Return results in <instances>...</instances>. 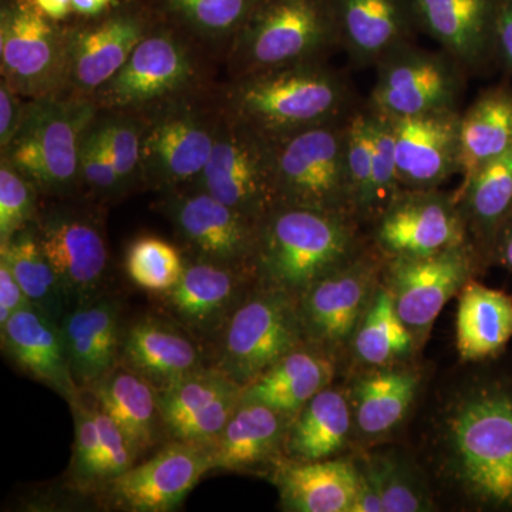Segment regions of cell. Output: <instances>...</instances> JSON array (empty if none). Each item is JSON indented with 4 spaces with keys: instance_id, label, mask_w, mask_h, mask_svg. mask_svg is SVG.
<instances>
[{
    "instance_id": "cell-1",
    "label": "cell",
    "mask_w": 512,
    "mask_h": 512,
    "mask_svg": "<svg viewBox=\"0 0 512 512\" xmlns=\"http://www.w3.org/2000/svg\"><path fill=\"white\" fill-rule=\"evenodd\" d=\"M439 416L444 483L476 510L512 511V373L471 380Z\"/></svg>"
},
{
    "instance_id": "cell-2",
    "label": "cell",
    "mask_w": 512,
    "mask_h": 512,
    "mask_svg": "<svg viewBox=\"0 0 512 512\" xmlns=\"http://www.w3.org/2000/svg\"><path fill=\"white\" fill-rule=\"evenodd\" d=\"M222 113L268 143L348 119L363 103L346 73L329 62L298 64L227 79Z\"/></svg>"
},
{
    "instance_id": "cell-3",
    "label": "cell",
    "mask_w": 512,
    "mask_h": 512,
    "mask_svg": "<svg viewBox=\"0 0 512 512\" xmlns=\"http://www.w3.org/2000/svg\"><path fill=\"white\" fill-rule=\"evenodd\" d=\"M366 247L359 222L349 215L276 205L259 221L256 278L298 298Z\"/></svg>"
},
{
    "instance_id": "cell-4",
    "label": "cell",
    "mask_w": 512,
    "mask_h": 512,
    "mask_svg": "<svg viewBox=\"0 0 512 512\" xmlns=\"http://www.w3.org/2000/svg\"><path fill=\"white\" fill-rule=\"evenodd\" d=\"M222 63L181 30L158 18L119 73L92 97L101 111L146 114L164 104L214 93Z\"/></svg>"
},
{
    "instance_id": "cell-5",
    "label": "cell",
    "mask_w": 512,
    "mask_h": 512,
    "mask_svg": "<svg viewBox=\"0 0 512 512\" xmlns=\"http://www.w3.org/2000/svg\"><path fill=\"white\" fill-rule=\"evenodd\" d=\"M97 107L90 99L55 94L28 99L18 133L0 158L35 185L46 200L80 192V146Z\"/></svg>"
},
{
    "instance_id": "cell-6",
    "label": "cell",
    "mask_w": 512,
    "mask_h": 512,
    "mask_svg": "<svg viewBox=\"0 0 512 512\" xmlns=\"http://www.w3.org/2000/svg\"><path fill=\"white\" fill-rule=\"evenodd\" d=\"M339 37L329 0H264L229 47L228 79L244 74L328 62Z\"/></svg>"
},
{
    "instance_id": "cell-7",
    "label": "cell",
    "mask_w": 512,
    "mask_h": 512,
    "mask_svg": "<svg viewBox=\"0 0 512 512\" xmlns=\"http://www.w3.org/2000/svg\"><path fill=\"white\" fill-rule=\"evenodd\" d=\"M218 89L140 114L144 119L141 187L164 194L198 180L220 126Z\"/></svg>"
},
{
    "instance_id": "cell-8",
    "label": "cell",
    "mask_w": 512,
    "mask_h": 512,
    "mask_svg": "<svg viewBox=\"0 0 512 512\" xmlns=\"http://www.w3.org/2000/svg\"><path fill=\"white\" fill-rule=\"evenodd\" d=\"M305 345L298 298L258 282L215 339L212 366L245 389Z\"/></svg>"
},
{
    "instance_id": "cell-9",
    "label": "cell",
    "mask_w": 512,
    "mask_h": 512,
    "mask_svg": "<svg viewBox=\"0 0 512 512\" xmlns=\"http://www.w3.org/2000/svg\"><path fill=\"white\" fill-rule=\"evenodd\" d=\"M349 119L308 128L271 143L276 205L355 218L346 171Z\"/></svg>"
},
{
    "instance_id": "cell-10",
    "label": "cell",
    "mask_w": 512,
    "mask_h": 512,
    "mask_svg": "<svg viewBox=\"0 0 512 512\" xmlns=\"http://www.w3.org/2000/svg\"><path fill=\"white\" fill-rule=\"evenodd\" d=\"M366 106L390 120L461 111L470 74L446 50L399 46L375 66Z\"/></svg>"
},
{
    "instance_id": "cell-11",
    "label": "cell",
    "mask_w": 512,
    "mask_h": 512,
    "mask_svg": "<svg viewBox=\"0 0 512 512\" xmlns=\"http://www.w3.org/2000/svg\"><path fill=\"white\" fill-rule=\"evenodd\" d=\"M147 0H121L93 19L66 23V80L62 94L90 99L113 79L138 43L157 25Z\"/></svg>"
},
{
    "instance_id": "cell-12",
    "label": "cell",
    "mask_w": 512,
    "mask_h": 512,
    "mask_svg": "<svg viewBox=\"0 0 512 512\" xmlns=\"http://www.w3.org/2000/svg\"><path fill=\"white\" fill-rule=\"evenodd\" d=\"M40 205L37 238L55 269L69 309L103 296L110 248L96 210L66 200Z\"/></svg>"
},
{
    "instance_id": "cell-13",
    "label": "cell",
    "mask_w": 512,
    "mask_h": 512,
    "mask_svg": "<svg viewBox=\"0 0 512 512\" xmlns=\"http://www.w3.org/2000/svg\"><path fill=\"white\" fill-rule=\"evenodd\" d=\"M384 258L366 247L322 276L298 296L306 345L329 357L352 346L353 338L384 278Z\"/></svg>"
},
{
    "instance_id": "cell-14",
    "label": "cell",
    "mask_w": 512,
    "mask_h": 512,
    "mask_svg": "<svg viewBox=\"0 0 512 512\" xmlns=\"http://www.w3.org/2000/svg\"><path fill=\"white\" fill-rule=\"evenodd\" d=\"M0 76L25 99L62 94L66 23L47 18L33 0H2Z\"/></svg>"
},
{
    "instance_id": "cell-15",
    "label": "cell",
    "mask_w": 512,
    "mask_h": 512,
    "mask_svg": "<svg viewBox=\"0 0 512 512\" xmlns=\"http://www.w3.org/2000/svg\"><path fill=\"white\" fill-rule=\"evenodd\" d=\"M156 208L173 225L188 258L255 269L258 221L191 185L164 192Z\"/></svg>"
},
{
    "instance_id": "cell-16",
    "label": "cell",
    "mask_w": 512,
    "mask_h": 512,
    "mask_svg": "<svg viewBox=\"0 0 512 512\" xmlns=\"http://www.w3.org/2000/svg\"><path fill=\"white\" fill-rule=\"evenodd\" d=\"M191 187L261 221L276 207L271 143L228 119L221 110L210 160Z\"/></svg>"
},
{
    "instance_id": "cell-17",
    "label": "cell",
    "mask_w": 512,
    "mask_h": 512,
    "mask_svg": "<svg viewBox=\"0 0 512 512\" xmlns=\"http://www.w3.org/2000/svg\"><path fill=\"white\" fill-rule=\"evenodd\" d=\"M473 242L420 258L384 259V284L414 342H423L446 303L483 261Z\"/></svg>"
},
{
    "instance_id": "cell-18",
    "label": "cell",
    "mask_w": 512,
    "mask_h": 512,
    "mask_svg": "<svg viewBox=\"0 0 512 512\" xmlns=\"http://www.w3.org/2000/svg\"><path fill=\"white\" fill-rule=\"evenodd\" d=\"M370 244L384 259L440 254L471 241L454 195L403 190L372 222Z\"/></svg>"
},
{
    "instance_id": "cell-19",
    "label": "cell",
    "mask_w": 512,
    "mask_h": 512,
    "mask_svg": "<svg viewBox=\"0 0 512 512\" xmlns=\"http://www.w3.org/2000/svg\"><path fill=\"white\" fill-rule=\"evenodd\" d=\"M210 471L214 467L208 448L171 440L153 457L134 464L101 491L117 510L167 512L183 503Z\"/></svg>"
},
{
    "instance_id": "cell-20",
    "label": "cell",
    "mask_w": 512,
    "mask_h": 512,
    "mask_svg": "<svg viewBox=\"0 0 512 512\" xmlns=\"http://www.w3.org/2000/svg\"><path fill=\"white\" fill-rule=\"evenodd\" d=\"M256 284L255 269L234 268L185 256L180 281L170 291L160 293V299L174 322L197 339L215 342L232 313Z\"/></svg>"
},
{
    "instance_id": "cell-21",
    "label": "cell",
    "mask_w": 512,
    "mask_h": 512,
    "mask_svg": "<svg viewBox=\"0 0 512 512\" xmlns=\"http://www.w3.org/2000/svg\"><path fill=\"white\" fill-rule=\"evenodd\" d=\"M242 390L215 366L201 367L158 390L165 433L173 440L210 450L237 410Z\"/></svg>"
},
{
    "instance_id": "cell-22",
    "label": "cell",
    "mask_w": 512,
    "mask_h": 512,
    "mask_svg": "<svg viewBox=\"0 0 512 512\" xmlns=\"http://www.w3.org/2000/svg\"><path fill=\"white\" fill-rule=\"evenodd\" d=\"M339 47L355 69H369L423 33L414 0H329Z\"/></svg>"
},
{
    "instance_id": "cell-23",
    "label": "cell",
    "mask_w": 512,
    "mask_h": 512,
    "mask_svg": "<svg viewBox=\"0 0 512 512\" xmlns=\"http://www.w3.org/2000/svg\"><path fill=\"white\" fill-rule=\"evenodd\" d=\"M460 114L444 111L392 120L403 190H437L460 175Z\"/></svg>"
},
{
    "instance_id": "cell-24",
    "label": "cell",
    "mask_w": 512,
    "mask_h": 512,
    "mask_svg": "<svg viewBox=\"0 0 512 512\" xmlns=\"http://www.w3.org/2000/svg\"><path fill=\"white\" fill-rule=\"evenodd\" d=\"M421 29L450 53L468 74L495 64L494 30L498 0H414Z\"/></svg>"
},
{
    "instance_id": "cell-25",
    "label": "cell",
    "mask_w": 512,
    "mask_h": 512,
    "mask_svg": "<svg viewBox=\"0 0 512 512\" xmlns=\"http://www.w3.org/2000/svg\"><path fill=\"white\" fill-rule=\"evenodd\" d=\"M67 357L74 383L89 392L120 365L119 302L99 296L69 309L62 322Z\"/></svg>"
},
{
    "instance_id": "cell-26",
    "label": "cell",
    "mask_w": 512,
    "mask_h": 512,
    "mask_svg": "<svg viewBox=\"0 0 512 512\" xmlns=\"http://www.w3.org/2000/svg\"><path fill=\"white\" fill-rule=\"evenodd\" d=\"M195 336L177 322L141 318L123 332L120 365L163 390L205 366Z\"/></svg>"
},
{
    "instance_id": "cell-27",
    "label": "cell",
    "mask_w": 512,
    "mask_h": 512,
    "mask_svg": "<svg viewBox=\"0 0 512 512\" xmlns=\"http://www.w3.org/2000/svg\"><path fill=\"white\" fill-rule=\"evenodd\" d=\"M292 416L241 399L227 426L210 447L214 470L251 473L272 466L282 454Z\"/></svg>"
},
{
    "instance_id": "cell-28",
    "label": "cell",
    "mask_w": 512,
    "mask_h": 512,
    "mask_svg": "<svg viewBox=\"0 0 512 512\" xmlns=\"http://www.w3.org/2000/svg\"><path fill=\"white\" fill-rule=\"evenodd\" d=\"M2 332V346L10 359L39 382L72 402L79 396L67 357L60 323L29 306L13 313Z\"/></svg>"
},
{
    "instance_id": "cell-29",
    "label": "cell",
    "mask_w": 512,
    "mask_h": 512,
    "mask_svg": "<svg viewBox=\"0 0 512 512\" xmlns=\"http://www.w3.org/2000/svg\"><path fill=\"white\" fill-rule=\"evenodd\" d=\"M282 508L292 512H352L359 490L353 461H291L281 458L274 470Z\"/></svg>"
},
{
    "instance_id": "cell-30",
    "label": "cell",
    "mask_w": 512,
    "mask_h": 512,
    "mask_svg": "<svg viewBox=\"0 0 512 512\" xmlns=\"http://www.w3.org/2000/svg\"><path fill=\"white\" fill-rule=\"evenodd\" d=\"M87 393L116 421L138 458L157 446L165 429L153 384L119 365Z\"/></svg>"
},
{
    "instance_id": "cell-31",
    "label": "cell",
    "mask_w": 512,
    "mask_h": 512,
    "mask_svg": "<svg viewBox=\"0 0 512 512\" xmlns=\"http://www.w3.org/2000/svg\"><path fill=\"white\" fill-rule=\"evenodd\" d=\"M512 339V296L470 279L460 291L457 350L464 362L495 359Z\"/></svg>"
},
{
    "instance_id": "cell-32",
    "label": "cell",
    "mask_w": 512,
    "mask_h": 512,
    "mask_svg": "<svg viewBox=\"0 0 512 512\" xmlns=\"http://www.w3.org/2000/svg\"><path fill=\"white\" fill-rule=\"evenodd\" d=\"M421 383L419 372L393 365L360 376L353 384V426L365 439H382L403 423Z\"/></svg>"
},
{
    "instance_id": "cell-33",
    "label": "cell",
    "mask_w": 512,
    "mask_h": 512,
    "mask_svg": "<svg viewBox=\"0 0 512 512\" xmlns=\"http://www.w3.org/2000/svg\"><path fill=\"white\" fill-rule=\"evenodd\" d=\"M335 376L332 357L305 345L282 357L242 390V399L295 416L313 396L330 386Z\"/></svg>"
},
{
    "instance_id": "cell-34",
    "label": "cell",
    "mask_w": 512,
    "mask_h": 512,
    "mask_svg": "<svg viewBox=\"0 0 512 512\" xmlns=\"http://www.w3.org/2000/svg\"><path fill=\"white\" fill-rule=\"evenodd\" d=\"M156 15L224 64L229 47L264 0H147Z\"/></svg>"
},
{
    "instance_id": "cell-35",
    "label": "cell",
    "mask_w": 512,
    "mask_h": 512,
    "mask_svg": "<svg viewBox=\"0 0 512 512\" xmlns=\"http://www.w3.org/2000/svg\"><path fill=\"white\" fill-rule=\"evenodd\" d=\"M454 197L471 241L484 259H490L495 238L512 215V148L478 168Z\"/></svg>"
},
{
    "instance_id": "cell-36",
    "label": "cell",
    "mask_w": 512,
    "mask_h": 512,
    "mask_svg": "<svg viewBox=\"0 0 512 512\" xmlns=\"http://www.w3.org/2000/svg\"><path fill=\"white\" fill-rule=\"evenodd\" d=\"M352 427V404L340 390L326 387L292 416L284 456L301 463L328 460L345 448Z\"/></svg>"
},
{
    "instance_id": "cell-37",
    "label": "cell",
    "mask_w": 512,
    "mask_h": 512,
    "mask_svg": "<svg viewBox=\"0 0 512 512\" xmlns=\"http://www.w3.org/2000/svg\"><path fill=\"white\" fill-rule=\"evenodd\" d=\"M512 148V87L483 90L460 114L461 184L478 168Z\"/></svg>"
},
{
    "instance_id": "cell-38",
    "label": "cell",
    "mask_w": 512,
    "mask_h": 512,
    "mask_svg": "<svg viewBox=\"0 0 512 512\" xmlns=\"http://www.w3.org/2000/svg\"><path fill=\"white\" fill-rule=\"evenodd\" d=\"M0 258L8 262L30 305L55 322H62L69 306L55 269L37 238L35 222L20 229L5 244H0Z\"/></svg>"
},
{
    "instance_id": "cell-39",
    "label": "cell",
    "mask_w": 512,
    "mask_h": 512,
    "mask_svg": "<svg viewBox=\"0 0 512 512\" xmlns=\"http://www.w3.org/2000/svg\"><path fill=\"white\" fill-rule=\"evenodd\" d=\"M352 348L357 360L375 367L394 365L416 348L412 333L394 308L392 293L384 281L356 330Z\"/></svg>"
},
{
    "instance_id": "cell-40",
    "label": "cell",
    "mask_w": 512,
    "mask_h": 512,
    "mask_svg": "<svg viewBox=\"0 0 512 512\" xmlns=\"http://www.w3.org/2000/svg\"><path fill=\"white\" fill-rule=\"evenodd\" d=\"M345 153L353 215L360 225L370 224L373 211L375 158L370 114L365 101L353 111L348 121Z\"/></svg>"
},
{
    "instance_id": "cell-41",
    "label": "cell",
    "mask_w": 512,
    "mask_h": 512,
    "mask_svg": "<svg viewBox=\"0 0 512 512\" xmlns=\"http://www.w3.org/2000/svg\"><path fill=\"white\" fill-rule=\"evenodd\" d=\"M183 249L163 238L143 235L128 245L126 271L128 278L144 291L164 293L183 275Z\"/></svg>"
},
{
    "instance_id": "cell-42",
    "label": "cell",
    "mask_w": 512,
    "mask_h": 512,
    "mask_svg": "<svg viewBox=\"0 0 512 512\" xmlns=\"http://www.w3.org/2000/svg\"><path fill=\"white\" fill-rule=\"evenodd\" d=\"M97 128L127 191L141 185L144 119L126 111L97 110Z\"/></svg>"
},
{
    "instance_id": "cell-43",
    "label": "cell",
    "mask_w": 512,
    "mask_h": 512,
    "mask_svg": "<svg viewBox=\"0 0 512 512\" xmlns=\"http://www.w3.org/2000/svg\"><path fill=\"white\" fill-rule=\"evenodd\" d=\"M375 474L383 512H421L431 510L430 495L414 468L394 453L366 457Z\"/></svg>"
},
{
    "instance_id": "cell-44",
    "label": "cell",
    "mask_w": 512,
    "mask_h": 512,
    "mask_svg": "<svg viewBox=\"0 0 512 512\" xmlns=\"http://www.w3.org/2000/svg\"><path fill=\"white\" fill-rule=\"evenodd\" d=\"M80 192L94 202L120 200L128 192L101 141L96 117L84 131L80 146Z\"/></svg>"
},
{
    "instance_id": "cell-45",
    "label": "cell",
    "mask_w": 512,
    "mask_h": 512,
    "mask_svg": "<svg viewBox=\"0 0 512 512\" xmlns=\"http://www.w3.org/2000/svg\"><path fill=\"white\" fill-rule=\"evenodd\" d=\"M74 417V446L70 478L80 490H97L100 466V434L94 419L92 400L84 392L70 402Z\"/></svg>"
},
{
    "instance_id": "cell-46",
    "label": "cell",
    "mask_w": 512,
    "mask_h": 512,
    "mask_svg": "<svg viewBox=\"0 0 512 512\" xmlns=\"http://www.w3.org/2000/svg\"><path fill=\"white\" fill-rule=\"evenodd\" d=\"M40 198L35 185L0 158V244L36 221Z\"/></svg>"
},
{
    "instance_id": "cell-47",
    "label": "cell",
    "mask_w": 512,
    "mask_h": 512,
    "mask_svg": "<svg viewBox=\"0 0 512 512\" xmlns=\"http://www.w3.org/2000/svg\"><path fill=\"white\" fill-rule=\"evenodd\" d=\"M369 114L370 130H372L373 158H375L373 211L372 221H370V224H372L389 207L390 202L403 191V188L400 185L399 171H397L393 121L370 109Z\"/></svg>"
},
{
    "instance_id": "cell-48",
    "label": "cell",
    "mask_w": 512,
    "mask_h": 512,
    "mask_svg": "<svg viewBox=\"0 0 512 512\" xmlns=\"http://www.w3.org/2000/svg\"><path fill=\"white\" fill-rule=\"evenodd\" d=\"M92 407L100 434L99 483L101 490L114 478L120 477L121 474L130 470L137 463L138 457L123 431L117 426L116 421L97 406L93 397Z\"/></svg>"
},
{
    "instance_id": "cell-49",
    "label": "cell",
    "mask_w": 512,
    "mask_h": 512,
    "mask_svg": "<svg viewBox=\"0 0 512 512\" xmlns=\"http://www.w3.org/2000/svg\"><path fill=\"white\" fill-rule=\"evenodd\" d=\"M28 99L20 96L6 80L0 79V151L5 150L18 133Z\"/></svg>"
},
{
    "instance_id": "cell-50",
    "label": "cell",
    "mask_w": 512,
    "mask_h": 512,
    "mask_svg": "<svg viewBox=\"0 0 512 512\" xmlns=\"http://www.w3.org/2000/svg\"><path fill=\"white\" fill-rule=\"evenodd\" d=\"M494 49L495 64L512 76V0H498Z\"/></svg>"
},
{
    "instance_id": "cell-51",
    "label": "cell",
    "mask_w": 512,
    "mask_h": 512,
    "mask_svg": "<svg viewBox=\"0 0 512 512\" xmlns=\"http://www.w3.org/2000/svg\"><path fill=\"white\" fill-rule=\"evenodd\" d=\"M29 306L32 305L28 296L16 281L8 262L0 258V328L6 325L13 313Z\"/></svg>"
},
{
    "instance_id": "cell-52",
    "label": "cell",
    "mask_w": 512,
    "mask_h": 512,
    "mask_svg": "<svg viewBox=\"0 0 512 512\" xmlns=\"http://www.w3.org/2000/svg\"><path fill=\"white\" fill-rule=\"evenodd\" d=\"M355 464L359 473V490L352 512H383L382 498L372 468L367 464L366 458Z\"/></svg>"
},
{
    "instance_id": "cell-53",
    "label": "cell",
    "mask_w": 512,
    "mask_h": 512,
    "mask_svg": "<svg viewBox=\"0 0 512 512\" xmlns=\"http://www.w3.org/2000/svg\"><path fill=\"white\" fill-rule=\"evenodd\" d=\"M490 261L512 274V215L495 238Z\"/></svg>"
},
{
    "instance_id": "cell-54",
    "label": "cell",
    "mask_w": 512,
    "mask_h": 512,
    "mask_svg": "<svg viewBox=\"0 0 512 512\" xmlns=\"http://www.w3.org/2000/svg\"><path fill=\"white\" fill-rule=\"evenodd\" d=\"M121 0H72L73 19H93L116 8Z\"/></svg>"
},
{
    "instance_id": "cell-55",
    "label": "cell",
    "mask_w": 512,
    "mask_h": 512,
    "mask_svg": "<svg viewBox=\"0 0 512 512\" xmlns=\"http://www.w3.org/2000/svg\"><path fill=\"white\" fill-rule=\"evenodd\" d=\"M36 8L59 23H67L73 20L72 0H33Z\"/></svg>"
}]
</instances>
